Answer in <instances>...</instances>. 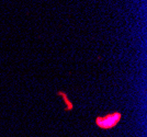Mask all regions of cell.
<instances>
[{"instance_id":"6da1fadb","label":"cell","mask_w":147,"mask_h":137,"mask_svg":"<svg viewBox=\"0 0 147 137\" xmlns=\"http://www.w3.org/2000/svg\"><path fill=\"white\" fill-rule=\"evenodd\" d=\"M122 118V114L120 112L110 113L105 116H98L96 118V125L101 130H111L115 127Z\"/></svg>"},{"instance_id":"7a4b0ae2","label":"cell","mask_w":147,"mask_h":137,"mask_svg":"<svg viewBox=\"0 0 147 137\" xmlns=\"http://www.w3.org/2000/svg\"><path fill=\"white\" fill-rule=\"evenodd\" d=\"M58 95H61V97H63V99H64V101L66 102V104H67V109L66 110H73V104H71V102H69V100L67 99V95H66V93L65 92H58Z\"/></svg>"}]
</instances>
